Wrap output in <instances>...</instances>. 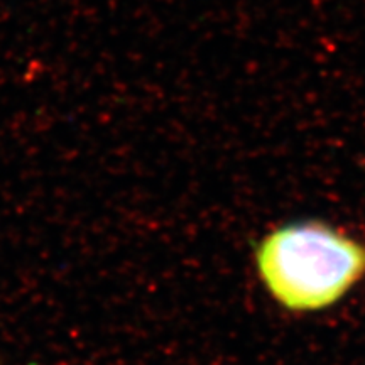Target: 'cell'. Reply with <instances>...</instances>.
<instances>
[{"label": "cell", "instance_id": "cell-1", "mask_svg": "<svg viewBox=\"0 0 365 365\" xmlns=\"http://www.w3.org/2000/svg\"><path fill=\"white\" fill-rule=\"evenodd\" d=\"M254 257L267 293L293 313L330 308L365 277V242L319 220L274 228Z\"/></svg>", "mask_w": 365, "mask_h": 365}]
</instances>
